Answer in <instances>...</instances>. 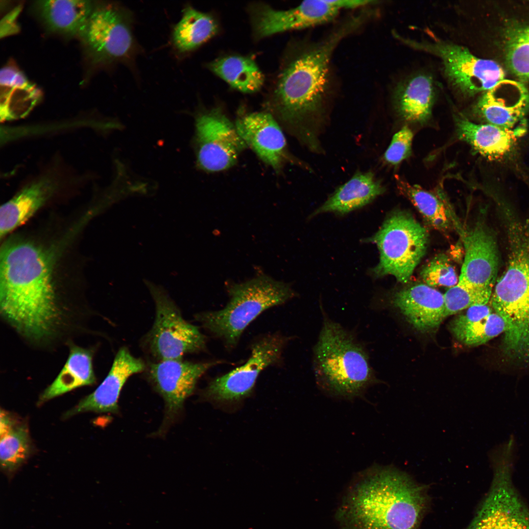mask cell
I'll list each match as a JSON object with an SVG mask.
<instances>
[{"label":"cell","mask_w":529,"mask_h":529,"mask_svg":"<svg viewBox=\"0 0 529 529\" xmlns=\"http://www.w3.org/2000/svg\"><path fill=\"white\" fill-rule=\"evenodd\" d=\"M362 23L360 16H351L324 39L300 47L278 76L272 98L273 110L313 151L319 146L317 129L323 114L332 55Z\"/></svg>","instance_id":"1"},{"label":"cell","mask_w":529,"mask_h":529,"mask_svg":"<svg viewBox=\"0 0 529 529\" xmlns=\"http://www.w3.org/2000/svg\"><path fill=\"white\" fill-rule=\"evenodd\" d=\"M0 259L1 314L27 337H47L59 316L48 254L31 242L13 240L1 247Z\"/></svg>","instance_id":"2"},{"label":"cell","mask_w":529,"mask_h":529,"mask_svg":"<svg viewBox=\"0 0 529 529\" xmlns=\"http://www.w3.org/2000/svg\"><path fill=\"white\" fill-rule=\"evenodd\" d=\"M426 488L391 468L368 473L341 507L343 529H419L429 504Z\"/></svg>","instance_id":"3"},{"label":"cell","mask_w":529,"mask_h":529,"mask_svg":"<svg viewBox=\"0 0 529 529\" xmlns=\"http://www.w3.org/2000/svg\"><path fill=\"white\" fill-rule=\"evenodd\" d=\"M323 320L313 348L316 384L333 396H361L377 379L364 347L357 337L323 313Z\"/></svg>","instance_id":"4"},{"label":"cell","mask_w":529,"mask_h":529,"mask_svg":"<svg viewBox=\"0 0 529 529\" xmlns=\"http://www.w3.org/2000/svg\"><path fill=\"white\" fill-rule=\"evenodd\" d=\"M227 291L229 300L223 309L196 313L194 318L229 350L236 347L245 329L259 315L296 295L288 284L263 274L232 284Z\"/></svg>","instance_id":"5"},{"label":"cell","mask_w":529,"mask_h":529,"mask_svg":"<svg viewBox=\"0 0 529 529\" xmlns=\"http://www.w3.org/2000/svg\"><path fill=\"white\" fill-rule=\"evenodd\" d=\"M375 244L379 262L371 270L375 278L393 276L407 283L425 255L428 244L426 229L407 212L391 213L379 230L366 239Z\"/></svg>","instance_id":"6"},{"label":"cell","mask_w":529,"mask_h":529,"mask_svg":"<svg viewBox=\"0 0 529 529\" xmlns=\"http://www.w3.org/2000/svg\"><path fill=\"white\" fill-rule=\"evenodd\" d=\"M515 450L513 443L505 442L490 452V490L467 529H529V509L512 481Z\"/></svg>","instance_id":"7"},{"label":"cell","mask_w":529,"mask_h":529,"mask_svg":"<svg viewBox=\"0 0 529 529\" xmlns=\"http://www.w3.org/2000/svg\"><path fill=\"white\" fill-rule=\"evenodd\" d=\"M148 287L155 303V318L144 344L154 361L182 359L186 354L204 351L206 339L199 328L183 318L164 290L154 285Z\"/></svg>","instance_id":"8"},{"label":"cell","mask_w":529,"mask_h":529,"mask_svg":"<svg viewBox=\"0 0 529 529\" xmlns=\"http://www.w3.org/2000/svg\"><path fill=\"white\" fill-rule=\"evenodd\" d=\"M133 24L127 8L104 4L94 8L79 34L97 61L129 64L139 49Z\"/></svg>","instance_id":"9"},{"label":"cell","mask_w":529,"mask_h":529,"mask_svg":"<svg viewBox=\"0 0 529 529\" xmlns=\"http://www.w3.org/2000/svg\"><path fill=\"white\" fill-rule=\"evenodd\" d=\"M290 339L279 333L257 338L250 346V355L243 364L211 380L201 392L204 400L227 404L239 402L249 396L261 373L279 364L284 350Z\"/></svg>","instance_id":"10"},{"label":"cell","mask_w":529,"mask_h":529,"mask_svg":"<svg viewBox=\"0 0 529 529\" xmlns=\"http://www.w3.org/2000/svg\"><path fill=\"white\" fill-rule=\"evenodd\" d=\"M398 39L412 48L438 56L452 85L466 96L485 92L505 79L504 71L497 63L479 58L462 46L435 40L418 42L400 36Z\"/></svg>","instance_id":"11"},{"label":"cell","mask_w":529,"mask_h":529,"mask_svg":"<svg viewBox=\"0 0 529 529\" xmlns=\"http://www.w3.org/2000/svg\"><path fill=\"white\" fill-rule=\"evenodd\" d=\"M490 302L505 324L504 352L529 362V276L517 273L498 280Z\"/></svg>","instance_id":"12"},{"label":"cell","mask_w":529,"mask_h":529,"mask_svg":"<svg viewBox=\"0 0 529 529\" xmlns=\"http://www.w3.org/2000/svg\"><path fill=\"white\" fill-rule=\"evenodd\" d=\"M194 145L197 165L208 172L231 168L247 146L235 125L216 108L196 116Z\"/></svg>","instance_id":"13"},{"label":"cell","mask_w":529,"mask_h":529,"mask_svg":"<svg viewBox=\"0 0 529 529\" xmlns=\"http://www.w3.org/2000/svg\"><path fill=\"white\" fill-rule=\"evenodd\" d=\"M368 0H306L287 10H276L265 5L254 7L252 23L258 38L278 33L311 27L334 20L346 9L366 7Z\"/></svg>","instance_id":"14"},{"label":"cell","mask_w":529,"mask_h":529,"mask_svg":"<svg viewBox=\"0 0 529 529\" xmlns=\"http://www.w3.org/2000/svg\"><path fill=\"white\" fill-rule=\"evenodd\" d=\"M221 360L192 362L174 359L151 362L146 366L147 379L165 402V423L172 421L193 391L199 378Z\"/></svg>","instance_id":"15"},{"label":"cell","mask_w":529,"mask_h":529,"mask_svg":"<svg viewBox=\"0 0 529 529\" xmlns=\"http://www.w3.org/2000/svg\"><path fill=\"white\" fill-rule=\"evenodd\" d=\"M464 257L458 283L481 289H493L498 266V255L493 236L482 223L462 232Z\"/></svg>","instance_id":"16"},{"label":"cell","mask_w":529,"mask_h":529,"mask_svg":"<svg viewBox=\"0 0 529 529\" xmlns=\"http://www.w3.org/2000/svg\"><path fill=\"white\" fill-rule=\"evenodd\" d=\"M144 362L133 356L126 347L117 352L111 369L103 382L65 414V417L84 412L116 413L118 400L124 384L132 375L146 369Z\"/></svg>","instance_id":"17"},{"label":"cell","mask_w":529,"mask_h":529,"mask_svg":"<svg viewBox=\"0 0 529 529\" xmlns=\"http://www.w3.org/2000/svg\"><path fill=\"white\" fill-rule=\"evenodd\" d=\"M477 109L488 123L511 129L522 127L529 110V93L521 83L504 79L484 92Z\"/></svg>","instance_id":"18"},{"label":"cell","mask_w":529,"mask_h":529,"mask_svg":"<svg viewBox=\"0 0 529 529\" xmlns=\"http://www.w3.org/2000/svg\"><path fill=\"white\" fill-rule=\"evenodd\" d=\"M235 126L246 145L262 161L275 170L281 168L288 158L286 140L271 114H247L239 118Z\"/></svg>","instance_id":"19"},{"label":"cell","mask_w":529,"mask_h":529,"mask_svg":"<svg viewBox=\"0 0 529 529\" xmlns=\"http://www.w3.org/2000/svg\"><path fill=\"white\" fill-rule=\"evenodd\" d=\"M392 303L422 333L437 329L445 318L444 294L425 284L398 291L393 295Z\"/></svg>","instance_id":"20"},{"label":"cell","mask_w":529,"mask_h":529,"mask_svg":"<svg viewBox=\"0 0 529 529\" xmlns=\"http://www.w3.org/2000/svg\"><path fill=\"white\" fill-rule=\"evenodd\" d=\"M60 182L51 175L23 188L0 210V236L4 237L29 220L58 189Z\"/></svg>","instance_id":"21"},{"label":"cell","mask_w":529,"mask_h":529,"mask_svg":"<svg viewBox=\"0 0 529 529\" xmlns=\"http://www.w3.org/2000/svg\"><path fill=\"white\" fill-rule=\"evenodd\" d=\"M454 118L458 138L489 159H497L509 153L525 131V126L511 129L488 123L476 124L460 113L455 114Z\"/></svg>","instance_id":"22"},{"label":"cell","mask_w":529,"mask_h":529,"mask_svg":"<svg viewBox=\"0 0 529 529\" xmlns=\"http://www.w3.org/2000/svg\"><path fill=\"white\" fill-rule=\"evenodd\" d=\"M0 120L1 122L26 117L40 101V90L13 66L0 71Z\"/></svg>","instance_id":"23"},{"label":"cell","mask_w":529,"mask_h":529,"mask_svg":"<svg viewBox=\"0 0 529 529\" xmlns=\"http://www.w3.org/2000/svg\"><path fill=\"white\" fill-rule=\"evenodd\" d=\"M454 337L469 346L484 344L505 331L502 318L488 304L472 306L451 321Z\"/></svg>","instance_id":"24"},{"label":"cell","mask_w":529,"mask_h":529,"mask_svg":"<svg viewBox=\"0 0 529 529\" xmlns=\"http://www.w3.org/2000/svg\"><path fill=\"white\" fill-rule=\"evenodd\" d=\"M384 191L372 172L357 173L339 187L311 216L327 212L348 213L369 203Z\"/></svg>","instance_id":"25"},{"label":"cell","mask_w":529,"mask_h":529,"mask_svg":"<svg viewBox=\"0 0 529 529\" xmlns=\"http://www.w3.org/2000/svg\"><path fill=\"white\" fill-rule=\"evenodd\" d=\"M434 94L433 82L430 75H415L396 89L394 99L397 110L408 121H426L432 113Z\"/></svg>","instance_id":"26"},{"label":"cell","mask_w":529,"mask_h":529,"mask_svg":"<svg viewBox=\"0 0 529 529\" xmlns=\"http://www.w3.org/2000/svg\"><path fill=\"white\" fill-rule=\"evenodd\" d=\"M36 6L50 30L68 35L79 34L94 9L84 0H39Z\"/></svg>","instance_id":"27"},{"label":"cell","mask_w":529,"mask_h":529,"mask_svg":"<svg viewBox=\"0 0 529 529\" xmlns=\"http://www.w3.org/2000/svg\"><path fill=\"white\" fill-rule=\"evenodd\" d=\"M96 382L90 350L72 345L68 359L59 374L41 395L38 405L76 388Z\"/></svg>","instance_id":"28"},{"label":"cell","mask_w":529,"mask_h":529,"mask_svg":"<svg viewBox=\"0 0 529 529\" xmlns=\"http://www.w3.org/2000/svg\"><path fill=\"white\" fill-rule=\"evenodd\" d=\"M217 30V23L212 16L187 5L173 28L171 37L173 48L179 54H187L212 38Z\"/></svg>","instance_id":"29"},{"label":"cell","mask_w":529,"mask_h":529,"mask_svg":"<svg viewBox=\"0 0 529 529\" xmlns=\"http://www.w3.org/2000/svg\"><path fill=\"white\" fill-rule=\"evenodd\" d=\"M215 74L234 89L253 93L262 87L264 77L255 61L240 55H229L216 59L208 66Z\"/></svg>","instance_id":"30"},{"label":"cell","mask_w":529,"mask_h":529,"mask_svg":"<svg viewBox=\"0 0 529 529\" xmlns=\"http://www.w3.org/2000/svg\"><path fill=\"white\" fill-rule=\"evenodd\" d=\"M397 185L400 192L410 201L427 222L434 229L446 231L451 227L452 218L444 195L411 184L400 177Z\"/></svg>","instance_id":"31"},{"label":"cell","mask_w":529,"mask_h":529,"mask_svg":"<svg viewBox=\"0 0 529 529\" xmlns=\"http://www.w3.org/2000/svg\"><path fill=\"white\" fill-rule=\"evenodd\" d=\"M507 65L520 79L529 81V24L510 27L506 32Z\"/></svg>","instance_id":"32"},{"label":"cell","mask_w":529,"mask_h":529,"mask_svg":"<svg viewBox=\"0 0 529 529\" xmlns=\"http://www.w3.org/2000/svg\"><path fill=\"white\" fill-rule=\"evenodd\" d=\"M31 450L27 427L16 424L9 432L0 436V460L2 469L12 473L28 457Z\"/></svg>","instance_id":"33"},{"label":"cell","mask_w":529,"mask_h":529,"mask_svg":"<svg viewBox=\"0 0 529 529\" xmlns=\"http://www.w3.org/2000/svg\"><path fill=\"white\" fill-rule=\"evenodd\" d=\"M492 292L491 289H475L458 282L444 294L445 317L472 306L488 304Z\"/></svg>","instance_id":"34"},{"label":"cell","mask_w":529,"mask_h":529,"mask_svg":"<svg viewBox=\"0 0 529 529\" xmlns=\"http://www.w3.org/2000/svg\"><path fill=\"white\" fill-rule=\"evenodd\" d=\"M420 276L425 284L432 287H447L449 288L458 282L456 269L445 254H439L428 262L422 268Z\"/></svg>","instance_id":"35"},{"label":"cell","mask_w":529,"mask_h":529,"mask_svg":"<svg viewBox=\"0 0 529 529\" xmlns=\"http://www.w3.org/2000/svg\"><path fill=\"white\" fill-rule=\"evenodd\" d=\"M413 133L407 126L403 127L393 136L384 154L388 164L396 165L407 158L411 154Z\"/></svg>","instance_id":"36"},{"label":"cell","mask_w":529,"mask_h":529,"mask_svg":"<svg viewBox=\"0 0 529 529\" xmlns=\"http://www.w3.org/2000/svg\"><path fill=\"white\" fill-rule=\"evenodd\" d=\"M18 7L5 15L0 22V36L5 37L18 32L19 27L16 23L17 17L20 11Z\"/></svg>","instance_id":"37"}]
</instances>
